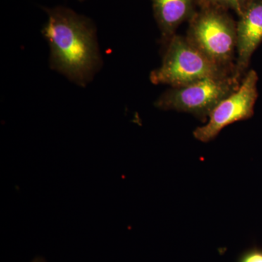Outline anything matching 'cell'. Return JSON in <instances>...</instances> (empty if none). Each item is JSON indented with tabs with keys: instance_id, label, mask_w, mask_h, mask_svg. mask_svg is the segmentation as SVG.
Instances as JSON below:
<instances>
[{
	"instance_id": "6da1fadb",
	"label": "cell",
	"mask_w": 262,
	"mask_h": 262,
	"mask_svg": "<svg viewBox=\"0 0 262 262\" xmlns=\"http://www.w3.org/2000/svg\"><path fill=\"white\" fill-rule=\"evenodd\" d=\"M42 34L50 48L51 70L84 88L102 66L96 26L91 18L63 6L45 8Z\"/></svg>"
},
{
	"instance_id": "7a4b0ae2",
	"label": "cell",
	"mask_w": 262,
	"mask_h": 262,
	"mask_svg": "<svg viewBox=\"0 0 262 262\" xmlns=\"http://www.w3.org/2000/svg\"><path fill=\"white\" fill-rule=\"evenodd\" d=\"M187 38L212 61L234 75L237 23L227 10L201 7L189 20Z\"/></svg>"
},
{
	"instance_id": "3957f363",
	"label": "cell",
	"mask_w": 262,
	"mask_h": 262,
	"mask_svg": "<svg viewBox=\"0 0 262 262\" xmlns=\"http://www.w3.org/2000/svg\"><path fill=\"white\" fill-rule=\"evenodd\" d=\"M166 46L161 66L150 73L151 83L177 88L203 79L234 75L212 61L187 37L175 34Z\"/></svg>"
},
{
	"instance_id": "277c9868",
	"label": "cell",
	"mask_w": 262,
	"mask_h": 262,
	"mask_svg": "<svg viewBox=\"0 0 262 262\" xmlns=\"http://www.w3.org/2000/svg\"><path fill=\"white\" fill-rule=\"evenodd\" d=\"M242 80L230 75L172 88L157 99L155 106L165 111L192 114L206 121L213 108L238 89Z\"/></svg>"
},
{
	"instance_id": "5b68a950",
	"label": "cell",
	"mask_w": 262,
	"mask_h": 262,
	"mask_svg": "<svg viewBox=\"0 0 262 262\" xmlns=\"http://www.w3.org/2000/svg\"><path fill=\"white\" fill-rule=\"evenodd\" d=\"M258 80L256 71H248L238 89L213 108L206 125L196 127L193 131V136L196 140L210 142L214 140L225 127L251 118L258 98Z\"/></svg>"
},
{
	"instance_id": "8992f818",
	"label": "cell",
	"mask_w": 262,
	"mask_h": 262,
	"mask_svg": "<svg viewBox=\"0 0 262 262\" xmlns=\"http://www.w3.org/2000/svg\"><path fill=\"white\" fill-rule=\"evenodd\" d=\"M262 42V0H252L237 22L234 75L244 78L253 53Z\"/></svg>"
},
{
	"instance_id": "52a82bcc",
	"label": "cell",
	"mask_w": 262,
	"mask_h": 262,
	"mask_svg": "<svg viewBox=\"0 0 262 262\" xmlns=\"http://www.w3.org/2000/svg\"><path fill=\"white\" fill-rule=\"evenodd\" d=\"M153 11L161 32L162 41L167 43L175 35L183 22L192 18L198 0H151Z\"/></svg>"
},
{
	"instance_id": "ba28073f",
	"label": "cell",
	"mask_w": 262,
	"mask_h": 262,
	"mask_svg": "<svg viewBox=\"0 0 262 262\" xmlns=\"http://www.w3.org/2000/svg\"><path fill=\"white\" fill-rule=\"evenodd\" d=\"M252 0H198L200 7H217L232 10L239 16Z\"/></svg>"
},
{
	"instance_id": "9c48e42d",
	"label": "cell",
	"mask_w": 262,
	"mask_h": 262,
	"mask_svg": "<svg viewBox=\"0 0 262 262\" xmlns=\"http://www.w3.org/2000/svg\"><path fill=\"white\" fill-rule=\"evenodd\" d=\"M238 262H262V250L258 248L248 250L243 253Z\"/></svg>"
},
{
	"instance_id": "30bf717a",
	"label": "cell",
	"mask_w": 262,
	"mask_h": 262,
	"mask_svg": "<svg viewBox=\"0 0 262 262\" xmlns=\"http://www.w3.org/2000/svg\"><path fill=\"white\" fill-rule=\"evenodd\" d=\"M32 262H46V260L42 257H37L34 258Z\"/></svg>"
},
{
	"instance_id": "8fae6325",
	"label": "cell",
	"mask_w": 262,
	"mask_h": 262,
	"mask_svg": "<svg viewBox=\"0 0 262 262\" xmlns=\"http://www.w3.org/2000/svg\"><path fill=\"white\" fill-rule=\"evenodd\" d=\"M79 1H84V0H79Z\"/></svg>"
}]
</instances>
